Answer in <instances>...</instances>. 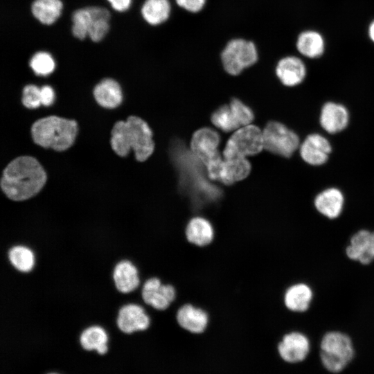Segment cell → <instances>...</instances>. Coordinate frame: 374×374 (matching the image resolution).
<instances>
[{"label": "cell", "instance_id": "16", "mask_svg": "<svg viewBox=\"0 0 374 374\" xmlns=\"http://www.w3.org/2000/svg\"><path fill=\"white\" fill-rule=\"evenodd\" d=\"M274 73L284 86L294 87L304 81L307 70L301 59L294 55H285L277 61Z\"/></svg>", "mask_w": 374, "mask_h": 374}, {"label": "cell", "instance_id": "17", "mask_svg": "<svg viewBox=\"0 0 374 374\" xmlns=\"http://www.w3.org/2000/svg\"><path fill=\"white\" fill-rule=\"evenodd\" d=\"M176 319L179 326L193 335L204 333L209 323L208 313L192 303H185L177 311Z\"/></svg>", "mask_w": 374, "mask_h": 374}, {"label": "cell", "instance_id": "20", "mask_svg": "<svg viewBox=\"0 0 374 374\" xmlns=\"http://www.w3.org/2000/svg\"><path fill=\"white\" fill-rule=\"evenodd\" d=\"M250 171L251 164L247 158L224 159L218 181L224 186H230L247 178Z\"/></svg>", "mask_w": 374, "mask_h": 374}, {"label": "cell", "instance_id": "27", "mask_svg": "<svg viewBox=\"0 0 374 374\" xmlns=\"http://www.w3.org/2000/svg\"><path fill=\"white\" fill-rule=\"evenodd\" d=\"M91 20L88 36L91 41L98 42L109 30L110 13L108 10L99 6L89 7Z\"/></svg>", "mask_w": 374, "mask_h": 374}, {"label": "cell", "instance_id": "12", "mask_svg": "<svg viewBox=\"0 0 374 374\" xmlns=\"http://www.w3.org/2000/svg\"><path fill=\"white\" fill-rule=\"evenodd\" d=\"M346 257L362 265L374 262V230L362 228L350 237L344 249Z\"/></svg>", "mask_w": 374, "mask_h": 374}, {"label": "cell", "instance_id": "22", "mask_svg": "<svg viewBox=\"0 0 374 374\" xmlns=\"http://www.w3.org/2000/svg\"><path fill=\"white\" fill-rule=\"evenodd\" d=\"M93 96L99 105L114 109L122 103L123 94L119 84L112 78H105L96 85Z\"/></svg>", "mask_w": 374, "mask_h": 374}, {"label": "cell", "instance_id": "7", "mask_svg": "<svg viewBox=\"0 0 374 374\" xmlns=\"http://www.w3.org/2000/svg\"><path fill=\"white\" fill-rule=\"evenodd\" d=\"M264 149L283 158H290L299 150V134L283 123L271 121L262 130Z\"/></svg>", "mask_w": 374, "mask_h": 374}, {"label": "cell", "instance_id": "6", "mask_svg": "<svg viewBox=\"0 0 374 374\" xmlns=\"http://www.w3.org/2000/svg\"><path fill=\"white\" fill-rule=\"evenodd\" d=\"M220 58L224 71L231 76H238L258 62L259 55L253 42L234 38L225 45Z\"/></svg>", "mask_w": 374, "mask_h": 374}, {"label": "cell", "instance_id": "33", "mask_svg": "<svg viewBox=\"0 0 374 374\" xmlns=\"http://www.w3.org/2000/svg\"><path fill=\"white\" fill-rule=\"evenodd\" d=\"M23 105L28 109H35L41 105L40 89L35 84H28L24 87Z\"/></svg>", "mask_w": 374, "mask_h": 374}, {"label": "cell", "instance_id": "21", "mask_svg": "<svg viewBox=\"0 0 374 374\" xmlns=\"http://www.w3.org/2000/svg\"><path fill=\"white\" fill-rule=\"evenodd\" d=\"M172 10L170 0H144L141 7V15L149 26H159L168 21Z\"/></svg>", "mask_w": 374, "mask_h": 374}, {"label": "cell", "instance_id": "31", "mask_svg": "<svg viewBox=\"0 0 374 374\" xmlns=\"http://www.w3.org/2000/svg\"><path fill=\"white\" fill-rule=\"evenodd\" d=\"M30 66L36 75L45 76L53 73L55 63L48 53L39 51L31 57Z\"/></svg>", "mask_w": 374, "mask_h": 374}, {"label": "cell", "instance_id": "26", "mask_svg": "<svg viewBox=\"0 0 374 374\" xmlns=\"http://www.w3.org/2000/svg\"><path fill=\"white\" fill-rule=\"evenodd\" d=\"M62 7L61 0H35L31 12L39 22L51 25L60 17Z\"/></svg>", "mask_w": 374, "mask_h": 374}, {"label": "cell", "instance_id": "4", "mask_svg": "<svg viewBox=\"0 0 374 374\" xmlns=\"http://www.w3.org/2000/svg\"><path fill=\"white\" fill-rule=\"evenodd\" d=\"M355 355L350 337L342 331H327L320 342V358L324 368L334 373L342 371Z\"/></svg>", "mask_w": 374, "mask_h": 374}, {"label": "cell", "instance_id": "35", "mask_svg": "<svg viewBox=\"0 0 374 374\" xmlns=\"http://www.w3.org/2000/svg\"><path fill=\"white\" fill-rule=\"evenodd\" d=\"M40 96L42 105H51L55 100V93L53 88L48 85L43 86L40 88Z\"/></svg>", "mask_w": 374, "mask_h": 374}, {"label": "cell", "instance_id": "3", "mask_svg": "<svg viewBox=\"0 0 374 374\" xmlns=\"http://www.w3.org/2000/svg\"><path fill=\"white\" fill-rule=\"evenodd\" d=\"M78 131L75 121L57 116L39 118L31 127L33 140L37 145L59 152L73 145Z\"/></svg>", "mask_w": 374, "mask_h": 374}, {"label": "cell", "instance_id": "10", "mask_svg": "<svg viewBox=\"0 0 374 374\" xmlns=\"http://www.w3.org/2000/svg\"><path fill=\"white\" fill-rule=\"evenodd\" d=\"M299 150L300 157L305 164L319 167L328 161L332 152V145L323 135L312 132L305 136Z\"/></svg>", "mask_w": 374, "mask_h": 374}, {"label": "cell", "instance_id": "29", "mask_svg": "<svg viewBox=\"0 0 374 374\" xmlns=\"http://www.w3.org/2000/svg\"><path fill=\"white\" fill-rule=\"evenodd\" d=\"M8 258L12 265L22 272L30 271L34 265L33 252L23 246H15L8 252Z\"/></svg>", "mask_w": 374, "mask_h": 374}, {"label": "cell", "instance_id": "32", "mask_svg": "<svg viewBox=\"0 0 374 374\" xmlns=\"http://www.w3.org/2000/svg\"><path fill=\"white\" fill-rule=\"evenodd\" d=\"M229 106L240 127L250 125L253 121L254 114L252 110L240 100L232 99Z\"/></svg>", "mask_w": 374, "mask_h": 374}, {"label": "cell", "instance_id": "14", "mask_svg": "<svg viewBox=\"0 0 374 374\" xmlns=\"http://www.w3.org/2000/svg\"><path fill=\"white\" fill-rule=\"evenodd\" d=\"M350 118L349 110L344 104L326 101L321 107L319 123L326 132L336 134L348 127Z\"/></svg>", "mask_w": 374, "mask_h": 374}, {"label": "cell", "instance_id": "25", "mask_svg": "<svg viewBox=\"0 0 374 374\" xmlns=\"http://www.w3.org/2000/svg\"><path fill=\"white\" fill-rule=\"evenodd\" d=\"M296 47L303 56L317 58L324 52V41L321 35L316 31H303L297 37Z\"/></svg>", "mask_w": 374, "mask_h": 374}, {"label": "cell", "instance_id": "15", "mask_svg": "<svg viewBox=\"0 0 374 374\" xmlns=\"http://www.w3.org/2000/svg\"><path fill=\"white\" fill-rule=\"evenodd\" d=\"M117 326L125 334L145 331L151 326V317L145 308L137 304H128L118 311Z\"/></svg>", "mask_w": 374, "mask_h": 374}, {"label": "cell", "instance_id": "38", "mask_svg": "<svg viewBox=\"0 0 374 374\" xmlns=\"http://www.w3.org/2000/svg\"><path fill=\"white\" fill-rule=\"evenodd\" d=\"M45 374H62V373L57 371H49V372L46 373Z\"/></svg>", "mask_w": 374, "mask_h": 374}, {"label": "cell", "instance_id": "8", "mask_svg": "<svg viewBox=\"0 0 374 374\" xmlns=\"http://www.w3.org/2000/svg\"><path fill=\"white\" fill-rule=\"evenodd\" d=\"M264 149L262 131L254 125L235 130L228 139L222 152L224 159L255 155Z\"/></svg>", "mask_w": 374, "mask_h": 374}, {"label": "cell", "instance_id": "5", "mask_svg": "<svg viewBox=\"0 0 374 374\" xmlns=\"http://www.w3.org/2000/svg\"><path fill=\"white\" fill-rule=\"evenodd\" d=\"M220 137L209 127L197 130L190 141V149L195 157L205 166L208 178L217 181L223 156L219 152Z\"/></svg>", "mask_w": 374, "mask_h": 374}, {"label": "cell", "instance_id": "11", "mask_svg": "<svg viewBox=\"0 0 374 374\" xmlns=\"http://www.w3.org/2000/svg\"><path fill=\"white\" fill-rule=\"evenodd\" d=\"M277 350L280 358L285 362L296 364L307 357L310 350L308 337L297 330L285 333L278 341Z\"/></svg>", "mask_w": 374, "mask_h": 374}, {"label": "cell", "instance_id": "34", "mask_svg": "<svg viewBox=\"0 0 374 374\" xmlns=\"http://www.w3.org/2000/svg\"><path fill=\"white\" fill-rule=\"evenodd\" d=\"M175 4L190 13H198L205 7L207 0H175Z\"/></svg>", "mask_w": 374, "mask_h": 374}, {"label": "cell", "instance_id": "19", "mask_svg": "<svg viewBox=\"0 0 374 374\" xmlns=\"http://www.w3.org/2000/svg\"><path fill=\"white\" fill-rule=\"evenodd\" d=\"M185 235L190 243L199 247H204L213 241L215 229L208 219L204 216L196 215L191 217L187 223Z\"/></svg>", "mask_w": 374, "mask_h": 374}, {"label": "cell", "instance_id": "23", "mask_svg": "<svg viewBox=\"0 0 374 374\" xmlns=\"http://www.w3.org/2000/svg\"><path fill=\"white\" fill-rule=\"evenodd\" d=\"M108 341L106 331L98 326L85 328L79 337L80 345L84 351H95L99 355H105L109 352Z\"/></svg>", "mask_w": 374, "mask_h": 374}, {"label": "cell", "instance_id": "2", "mask_svg": "<svg viewBox=\"0 0 374 374\" xmlns=\"http://www.w3.org/2000/svg\"><path fill=\"white\" fill-rule=\"evenodd\" d=\"M110 143L114 152L121 157L127 156L133 149L136 159L141 162L148 159L154 150L150 127L136 116L115 123L111 131Z\"/></svg>", "mask_w": 374, "mask_h": 374}, {"label": "cell", "instance_id": "37", "mask_svg": "<svg viewBox=\"0 0 374 374\" xmlns=\"http://www.w3.org/2000/svg\"><path fill=\"white\" fill-rule=\"evenodd\" d=\"M368 35L371 39L374 42V20L371 23L368 27Z\"/></svg>", "mask_w": 374, "mask_h": 374}, {"label": "cell", "instance_id": "13", "mask_svg": "<svg viewBox=\"0 0 374 374\" xmlns=\"http://www.w3.org/2000/svg\"><path fill=\"white\" fill-rule=\"evenodd\" d=\"M316 211L330 220L338 219L344 213L346 197L344 192L336 186L326 187L319 191L312 199Z\"/></svg>", "mask_w": 374, "mask_h": 374}, {"label": "cell", "instance_id": "18", "mask_svg": "<svg viewBox=\"0 0 374 374\" xmlns=\"http://www.w3.org/2000/svg\"><path fill=\"white\" fill-rule=\"evenodd\" d=\"M314 298L312 287L306 282H296L285 290L283 303L285 308L294 313H305L312 306Z\"/></svg>", "mask_w": 374, "mask_h": 374}, {"label": "cell", "instance_id": "1", "mask_svg": "<svg viewBox=\"0 0 374 374\" xmlns=\"http://www.w3.org/2000/svg\"><path fill=\"white\" fill-rule=\"evenodd\" d=\"M46 179L44 168L35 157L20 156L11 161L3 170L1 188L9 199L23 201L37 194Z\"/></svg>", "mask_w": 374, "mask_h": 374}, {"label": "cell", "instance_id": "9", "mask_svg": "<svg viewBox=\"0 0 374 374\" xmlns=\"http://www.w3.org/2000/svg\"><path fill=\"white\" fill-rule=\"evenodd\" d=\"M141 298L148 306L164 311L169 308L177 298L175 287L169 283H164L156 276L147 278L141 288Z\"/></svg>", "mask_w": 374, "mask_h": 374}, {"label": "cell", "instance_id": "30", "mask_svg": "<svg viewBox=\"0 0 374 374\" xmlns=\"http://www.w3.org/2000/svg\"><path fill=\"white\" fill-rule=\"evenodd\" d=\"M91 16L89 7L75 10L72 15L73 35L80 40L84 39L89 34Z\"/></svg>", "mask_w": 374, "mask_h": 374}, {"label": "cell", "instance_id": "36", "mask_svg": "<svg viewBox=\"0 0 374 374\" xmlns=\"http://www.w3.org/2000/svg\"><path fill=\"white\" fill-rule=\"evenodd\" d=\"M112 7L116 11L123 12L131 6L132 0H107Z\"/></svg>", "mask_w": 374, "mask_h": 374}, {"label": "cell", "instance_id": "28", "mask_svg": "<svg viewBox=\"0 0 374 374\" xmlns=\"http://www.w3.org/2000/svg\"><path fill=\"white\" fill-rule=\"evenodd\" d=\"M211 122L224 132L235 131L240 127L237 123L229 105L217 109L211 115Z\"/></svg>", "mask_w": 374, "mask_h": 374}, {"label": "cell", "instance_id": "24", "mask_svg": "<svg viewBox=\"0 0 374 374\" xmlns=\"http://www.w3.org/2000/svg\"><path fill=\"white\" fill-rule=\"evenodd\" d=\"M113 278L117 290L122 293L130 292L140 284L138 270L128 260L121 261L116 265Z\"/></svg>", "mask_w": 374, "mask_h": 374}]
</instances>
